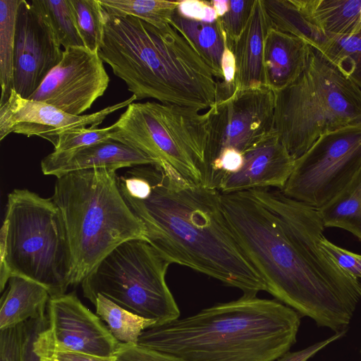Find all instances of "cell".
I'll list each match as a JSON object with an SVG mask.
<instances>
[{"label": "cell", "instance_id": "obj_9", "mask_svg": "<svg viewBox=\"0 0 361 361\" xmlns=\"http://www.w3.org/2000/svg\"><path fill=\"white\" fill-rule=\"evenodd\" d=\"M171 264L147 240L131 239L107 255L81 283L92 304L102 295L120 307L162 324L180 317L166 275Z\"/></svg>", "mask_w": 361, "mask_h": 361}, {"label": "cell", "instance_id": "obj_38", "mask_svg": "<svg viewBox=\"0 0 361 361\" xmlns=\"http://www.w3.org/2000/svg\"><path fill=\"white\" fill-rule=\"evenodd\" d=\"M40 361H115L112 357H101L68 351L36 352Z\"/></svg>", "mask_w": 361, "mask_h": 361}, {"label": "cell", "instance_id": "obj_8", "mask_svg": "<svg viewBox=\"0 0 361 361\" xmlns=\"http://www.w3.org/2000/svg\"><path fill=\"white\" fill-rule=\"evenodd\" d=\"M208 110L157 102H133L112 124L111 140L171 166L183 178L202 184L208 138Z\"/></svg>", "mask_w": 361, "mask_h": 361}, {"label": "cell", "instance_id": "obj_18", "mask_svg": "<svg viewBox=\"0 0 361 361\" xmlns=\"http://www.w3.org/2000/svg\"><path fill=\"white\" fill-rule=\"evenodd\" d=\"M270 27L262 0H255L250 18L233 49L236 64L235 92L266 86L264 49Z\"/></svg>", "mask_w": 361, "mask_h": 361}, {"label": "cell", "instance_id": "obj_5", "mask_svg": "<svg viewBox=\"0 0 361 361\" xmlns=\"http://www.w3.org/2000/svg\"><path fill=\"white\" fill-rule=\"evenodd\" d=\"M116 171L92 169L56 178L52 200L60 209L73 262L71 286L81 283L119 245L146 240V231L119 190Z\"/></svg>", "mask_w": 361, "mask_h": 361}, {"label": "cell", "instance_id": "obj_15", "mask_svg": "<svg viewBox=\"0 0 361 361\" xmlns=\"http://www.w3.org/2000/svg\"><path fill=\"white\" fill-rule=\"evenodd\" d=\"M135 100L132 95L95 113L75 116L44 102L23 98L13 90L8 99L0 104V140L14 133L40 137L54 147L60 134L87 126L97 128L107 116Z\"/></svg>", "mask_w": 361, "mask_h": 361}, {"label": "cell", "instance_id": "obj_24", "mask_svg": "<svg viewBox=\"0 0 361 361\" xmlns=\"http://www.w3.org/2000/svg\"><path fill=\"white\" fill-rule=\"evenodd\" d=\"M93 305L96 314L121 343L137 345L142 332L157 324L156 320L126 310L102 295L97 296Z\"/></svg>", "mask_w": 361, "mask_h": 361}, {"label": "cell", "instance_id": "obj_21", "mask_svg": "<svg viewBox=\"0 0 361 361\" xmlns=\"http://www.w3.org/2000/svg\"><path fill=\"white\" fill-rule=\"evenodd\" d=\"M49 298L43 286L25 278L11 277L1 298L0 330L47 317Z\"/></svg>", "mask_w": 361, "mask_h": 361}, {"label": "cell", "instance_id": "obj_35", "mask_svg": "<svg viewBox=\"0 0 361 361\" xmlns=\"http://www.w3.org/2000/svg\"><path fill=\"white\" fill-rule=\"evenodd\" d=\"M320 245L343 270L361 279V255L338 247L325 237L321 240Z\"/></svg>", "mask_w": 361, "mask_h": 361}, {"label": "cell", "instance_id": "obj_31", "mask_svg": "<svg viewBox=\"0 0 361 361\" xmlns=\"http://www.w3.org/2000/svg\"><path fill=\"white\" fill-rule=\"evenodd\" d=\"M85 47L98 51L104 35V13L99 0H69Z\"/></svg>", "mask_w": 361, "mask_h": 361}, {"label": "cell", "instance_id": "obj_19", "mask_svg": "<svg viewBox=\"0 0 361 361\" xmlns=\"http://www.w3.org/2000/svg\"><path fill=\"white\" fill-rule=\"evenodd\" d=\"M312 48L305 40L271 27L264 40L266 86L276 92L293 82L305 71Z\"/></svg>", "mask_w": 361, "mask_h": 361}, {"label": "cell", "instance_id": "obj_13", "mask_svg": "<svg viewBox=\"0 0 361 361\" xmlns=\"http://www.w3.org/2000/svg\"><path fill=\"white\" fill-rule=\"evenodd\" d=\"M98 51L85 47L64 49L61 61L28 99L80 116L101 97L109 83Z\"/></svg>", "mask_w": 361, "mask_h": 361}, {"label": "cell", "instance_id": "obj_14", "mask_svg": "<svg viewBox=\"0 0 361 361\" xmlns=\"http://www.w3.org/2000/svg\"><path fill=\"white\" fill-rule=\"evenodd\" d=\"M63 53L47 19L31 1L21 0L16 25L13 90L29 99L61 61Z\"/></svg>", "mask_w": 361, "mask_h": 361}, {"label": "cell", "instance_id": "obj_22", "mask_svg": "<svg viewBox=\"0 0 361 361\" xmlns=\"http://www.w3.org/2000/svg\"><path fill=\"white\" fill-rule=\"evenodd\" d=\"M212 70L217 82L223 79L221 59L224 37L218 18L211 23L187 19L176 10L169 20Z\"/></svg>", "mask_w": 361, "mask_h": 361}, {"label": "cell", "instance_id": "obj_26", "mask_svg": "<svg viewBox=\"0 0 361 361\" xmlns=\"http://www.w3.org/2000/svg\"><path fill=\"white\" fill-rule=\"evenodd\" d=\"M47 325V316L0 330V361H40L35 343Z\"/></svg>", "mask_w": 361, "mask_h": 361}, {"label": "cell", "instance_id": "obj_11", "mask_svg": "<svg viewBox=\"0 0 361 361\" xmlns=\"http://www.w3.org/2000/svg\"><path fill=\"white\" fill-rule=\"evenodd\" d=\"M274 92L264 86L237 91L208 109L204 178L224 149L244 154L274 131Z\"/></svg>", "mask_w": 361, "mask_h": 361}, {"label": "cell", "instance_id": "obj_28", "mask_svg": "<svg viewBox=\"0 0 361 361\" xmlns=\"http://www.w3.org/2000/svg\"><path fill=\"white\" fill-rule=\"evenodd\" d=\"M104 13L111 16H133L157 27L169 23L179 1L99 0Z\"/></svg>", "mask_w": 361, "mask_h": 361}, {"label": "cell", "instance_id": "obj_32", "mask_svg": "<svg viewBox=\"0 0 361 361\" xmlns=\"http://www.w3.org/2000/svg\"><path fill=\"white\" fill-rule=\"evenodd\" d=\"M255 0H229V9L218 18L224 43L233 51L234 44L243 31Z\"/></svg>", "mask_w": 361, "mask_h": 361}, {"label": "cell", "instance_id": "obj_17", "mask_svg": "<svg viewBox=\"0 0 361 361\" xmlns=\"http://www.w3.org/2000/svg\"><path fill=\"white\" fill-rule=\"evenodd\" d=\"M159 164L144 152L119 141L108 140L65 152H54L41 161L44 175L56 178L71 172L107 168L117 171L140 165Z\"/></svg>", "mask_w": 361, "mask_h": 361}, {"label": "cell", "instance_id": "obj_25", "mask_svg": "<svg viewBox=\"0 0 361 361\" xmlns=\"http://www.w3.org/2000/svg\"><path fill=\"white\" fill-rule=\"evenodd\" d=\"M271 27L292 35L319 49L325 37L316 27L309 23L291 0H262Z\"/></svg>", "mask_w": 361, "mask_h": 361}, {"label": "cell", "instance_id": "obj_10", "mask_svg": "<svg viewBox=\"0 0 361 361\" xmlns=\"http://www.w3.org/2000/svg\"><path fill=\"white\" fill-rule=\"evenodd\" d=\"M361 168V123L321 135L295 159L281 190L319 209L334 198Z\"/></svg>", "mask_w": 361, "mask_h": 361}, {"label": "cell", "instance_id": "obj_2", "mask_svg": "<svg viewBox=\"0 0 361 361\" xmlns=\"http://www.w3.org/2000/svg\"><path fill=\"white\" fill-rule=\"evenodd\" d=\"M117 181L146 240L170 264L238 288L243 295L267 291L232 231L219 190L188 180L164 161L130 168Z\"/></svg>", "mask_w": 361, "mask_h": 361}, {"label": "cell", "instance_id": "obj_29", "mask_svg": "<svg viewBox=\"0 0 361 361\" xmlns=\"http://www.w3.org/2000/svg\"><path fill=\"white\" fill-rule=\"evenodd\" d=\"M318 51L361 91V32L326 37Z\"/></svg>", "mask_w": 361, "mask_h": 361}, {"label": "cell", "instance_id": "obj_20", "mask_svg": "<svg viewBox=\"0 0 361 361\" xmlns=\"http://www.w3.org/2000/svg\"><path fill=\"white\" fill-rule=\"evenodd\" d=\"M305 18L325 37L361 32V0H291Z\"/></svg>", "mask_w": 361, "mask_h": 361}, {"label": "cell", "instance_id": "obj_33", "mask_svg": "<svg viewBox=\"0 0 361 361\" xmlns=\"http://www.w3.org/2000/svg\"><path fill=\"white\" fill-rule=\"evenodd\" d=\"M113 130L111 125L104 128L88 127L64 132L59 135L54 151L65 152L111 140Z\"/></svg>", "mask_w": 361, "mask_h": 361}, {"label": "cell", "instance_id": "obj_12", "mask_svg": "<svg viewBox=\"0 0 361 361\" xmlns=\"http://www.w3.org/2000/svg\"><path fill=\"white\" fill-rule=\"evenodd\" d=\"M47 316V325L35 341V352L68 351L112 357L120 344L75 292L50 297Z\"/></svg>", "mask_w": 361, "mask_h": 361}, {"label": "cell", "instance_id": "obj_3", "mask_svg": "<svg viewBox=\"0 0 361 361\" xmlns=\"http://www.w3.org/2000/svg\"><path fill=\"white\" fill-rule=\"evenodd\" d=\"M298 312L242 295L144 331L137 345L185 361H273L296 341Z\"/></svg>", "mask_w": 361, "mask_h": 361}, {"label": "cell", "instance_id": "obj_36", "mask_svg": "<svg viewBox=\"0 0 361 361\" xmlns=\"http://www.w3.org/2000/svg\"><path fill=\"white\" fill-rule=\"evenodd\" d=\"M176 11L185 18L204 23H213L218 18L212 1H179Z\"/></svg>", "mask_w": 361, "mask_h": 361}, {"label": "cell", "instance_id": "obj_34", "mask_svg": "<svg viewBox=\"0 0 361 361\" xmlns=\"http://www.w3.org/2000/svg\"><path fill=\"white\" fill-rule=\"evenodd\" d=\"M113 357L115 361H185L173 355L121 343Z\"/></svg>", "mask_w": 361, "mask_h": 361}, {"label": "cell", "instance_id": "obj_16", "mask_svg": "<svg viewBox=\"0 0 361 361\" xmlns=\"http://www.w3.org/2000/svg\"><path fill=\"white\" fill-rule=\"evenodd\" d=\"M243 155L242 168L221 181L217 190L221 194L264 188L282 190L293 172L295 161L274 131Z\"/></svg>", "mask_w": 361, "mask_h": 361}, {"label": "cell", "instance_id": "obj_7", "mask_svg": "<svg viewBox=\"0 0 361 361\" xmlns=\"http://www.w3.org/2000/svg\"><path fill=\"white\" fill-rule=\"evenodd\" d=\"M274 92L273 130L295 159L323 134L361 123V91L313 47L302 74Z\"/></svg>", "mask_w": 361, "mask_h": 361}, {"label": "cell", "instance_id": "obj_30", "mask_svg": "<svg viewBox=\"0 0 361 361\" xmlns=\"http://www.w3.org/2000/svg\"><path fill=\"white\" fill-rule=\"evenodd\" d=\"M31 3L47 19L64 49L85 47L69 0H32Z\"/></svg>", "mask_w": 361, "mask_h": 361}, {"label": "cell", "instance_id": "obj_1", "mask_svg": "<svg viewBox=\"0 0 361 361\" xmlns=\"http://www.w3.org/2000/svg\"><path fill=\"white\" fill-rule=\"evenodd\" d=\"M227 220L267 291L318 326L345 333L361 301V283L321 247L317 208L280 190L221 194Z\"/></svg>", "mask_w": 361, "mask_h": 361}, {"label": "cell", "instance_id": "obj_37", "mask_svg": "<svg viewBox=\"0 0 361 361\" xmlns=\"http://www.w3.org/2000/svg\"><path fill=\"white\" fill-rule=\"evenodd\" d=\"M344 334L345 333L343 332L335 333V334L331 337L317 342L302 350L295 352L288 351L273 361H307L310 357H313L324 348L341 338Z\"/></svg>", "mask_w": 361, "mask_h": 361}, {"label": "cell", "instance_id": "obj_39", "mask_svg": "<svg viewBox=\"0 0 361 361\" xmlns=\"http://www.w3.org/2000/svg\"><path fill=\"white\" fill-rule=\"evenodd\" d=\"M212 4L218 18L224 16L229 9V1L228 0H214L212 1Z\"/></svg>", "mask_w": 361, "mask_h": 361}, {"label": "cell", "instance_id": "obj_23", "mask_svg": "<svg viewBox=\"0 0 361 361\" xmlns=\"http://www.w3.org/2000/svg\"><path fill=\"white\" fill-rule=\"evenodd\" d=\"M317 209L325 228L344 229L361 240V168L344 189Z\"/></svg>", "mask_w": 361, "mask_h": 361}, {"label": "cell", "instance_id": "obj_4", "mask_svg": "<svg viewBox=\"0 0 361 361\" xmlns=\"http://www.w3.org/2000/svg\"><path fill=\"white\" fill-rule=\"evenodd\" d=\"M104 13L99 55L136 100L151 98L200 111L214 105L212 70L173 25Z\"/></svg>", "mask_w": 361, "mask_h": 361}, {"label": "cell", "instance_id": "obj_6", "mask_svg": "<svg viewBox=\"0 0 361 361\" xmlns=\"http://www.w3.org/2000/svg\"><path fill=\"white\" fill-rule=\"evenodd\" d=\"M73 262L61 212L51 197L15 189L7 197L0 231V291L18 276L44 287L50 297L71 286Z\"/></svg>", "mask_w": 361, "mask_h": 361}, {"label": "cell", "instance_id": "obj_27", "mask_svg": "<svg viewBox=\"0 0 361 361\" xmlns=\"http://www.w3.org/2000/svg\"><path fill=\"white\" fill-rule=\"evenodd\" d=\"M21 0H0V104L13 89V56L18 9Z\"/></svg>", "mask_w": 361, "mask_h": 361}]
</instances>
